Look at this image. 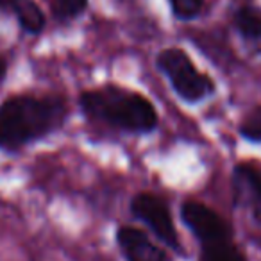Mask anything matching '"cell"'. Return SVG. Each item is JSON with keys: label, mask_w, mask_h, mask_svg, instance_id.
Here are the masks:
<instances>
[{"label": "cell", "mask_w": 261, "mask_h": 261, "mask_svg": "<svg viewBox=\"0 0 261 261\" xmlns=\"http://www.w3.org/2000/svg\"><path fill=\"white\" fill-rule=\"evenodd\" d=\"M6 73H8V63H6V59L0 56V81L4 79Z\"/></svg>", "instance_id": "14"}, {"label": "cell", "mask_w": 261, "mask_h": 261, "mask_svg": "<svg viewBox=\"0 0 261 261\" xmlns=\"http://www.w3.org/2000/svg\"><path fill=\"white\" fill-rule=\"evenodd\" d=\"M4 9H8V6H6V0H0V11H4Z\"/></svg>", "instance_id": "15"}, {"label": "cell", "mask_w": 261, "mask_h": 261, "mask_svg": "<svg viewBox=\"0 0 261 261\" xmlns=\"http://www.w3.org/2000/svg\"><path fill=\"white\" fill-rule=\"evenodd\" d=\"M156 66L168 79L172 90L186 104H199L215 95L217 88L210 75L199 72L182 48L170 47L158 54Z\"/></svg>", "instance_id": "3"}, {"label": "cell", "mask_w": 261, "mask_h": 261, "mask_svg": "<svg viewBox=\"0 0 261 261\" xmlns=\"http://www.w3.org/2000/svg\"><path fill=\"white\" fill-rule=\"evenodd\" d=\"M130 211L138 220L149 225V229L161 242L167 243L174 250H181V243H179L170 210L163 199L152 195V193H138L130 202Z\"/></svg>", "instance_id": "4"}, {"label": "cell", "mask_w": 261, "mask_h": 261, "mask_svg": "<svg viewBox=\"0 0 261 261\" xmlns=\"http://www.w3.org/2000/svg\"><path fill=\"white\" fill-rule=\"evenodd\" d=\"M240 135L247 142L261 143V108L250 111V115L240 125Z\"/></svg>", "instance_id": "13"}, {"label": "cell", "mask_w": 261, "mask_h": 261, "mask_svg": "<svg viewBox=\"0 0 261 261\" xmlns=\"http://www.w3.org/2000/svg\"><path fill=\"white\" fill-rule=\"evenodd\" d=\"M231 188L236 206H256L257 202H261V172L250 165H236L232 172Z\"/></svg>", "instance_id": "7"}, {"label": "cell", "mask_w": 261, "mask_h": 261, "mask_svg": "<svg viewBox=\"0 0 261 261\" xmlns=\"http://www.w3.org/2000/svg\"><path fill=\"white\" fill-rule=\"evenodd\" d=\"M181 218L185 225L195 234L200 245L218 240L232 238V231L229 224L211 207L206 204L195 202V200H186L181 206Z\"/></svg>", "instance_id": "5"}, {"label": "cell", "mask_w": 261, "mask_h": 261, "mask_svg": "<svg viewBox=\"0 0 261 261\" xmlns=\"http://www.w3.org/2000/svg\"><path fill=\"white\" fill-rule=\"evenodd\" d=\"M200 247V261H247L242 250L232 243V238L204 243Z\"/></svg>", "instance_id": "10"}, {"label": "cell", "mask_w": 261, "mask_h": 261, "mask_svg": "<svg viewBox=\"0 0 261 261\" xmlns=\"http://www.w3.org/2000/svg\"><path fill=\"white\" fill-rule=\"evenodd\" d=\"M116 240L127 261H167L163 249L150 242L149 236L136 227H120Z\"/></svg>", "instance_id": "6"}, {"label": "cell", "mask_w": 261, "mask_h": 261, "mask_svg": "<svg viewBox=\"0 0 261 261\" xmlns=\"http://www.w3.org/2000/svg\"><path fill=\"white\" fill-rule=\"evenodd\" d=\"M79 106L86 116L129 135H149L158 127V113L147 97L120 86L84 91Z\"/></svg>", "instance_id": "2"}, {"label": "cell", "mask_w": 261, "mask_h": 261, "mask_svg": "<svg viewBox=\"0 0 261 261\" xmlns=\"http://www.w3.org/2000/svg\"><path fill=\"white\" fill-rule=\"evenodd\" d=\"M52 11L56 18L68 22L77 16H81L88 8V0H50Z\"/></svg>", "instance_id": "11"}, {"label": "cell", "mask_w": 261, "mask_h": 261, "mask_svg": "<svg viewBox=\"0 0 261 261\" xmlns=\"http://www.w3.org/2000/svg\"><path fill=\"white\" fill-rule=\"evenodd\" d=\"M234 29L242 41L254 52L261 54V9L245 4L234 13Z\"/></svg>", "instance_id": "8"}, {"label": "cell", "mask_w": 261, "mask_h": 261, "mask_svg": "<svg viewBox=\"0 0 261 261\" xmlns=\"http://www.w3.org/2000/svg\"><path fill=\"white\" fill-rule=\"evenodd\" d=\"M168 4H170L172 15L182 22L195 20L204 9V0H168Z\"/></svg>", "instance_id": "12"}, {"label": "cell", "mask_w": 261, "mask_h": 261, "mask_svg": "<svg viewBox=\"0 0 261 261\" xmlns=\"http://www.w3.org/2000/svg\"><path fill=\"white\" fill-rule=\"evenodd\" d=\"M66 106L58 97L18 95L0 104V150H18L61 129Z\"/></svg>", "instance_id": "1"}, {"label": "cell", "mask_w": 261, "mask_h": 261, "mask_svg": "<svg viewBox=\"0 0 261 261\" xmlns=\"http://www.w3.org/2000/svg\"><path fill=\"white\" fill-rule=\"evenodd\" d=\"M6 6L27 34H40L45 29V15L36 0H6Z\"/></svg>", "instance_id": "9"}]
</instances>
